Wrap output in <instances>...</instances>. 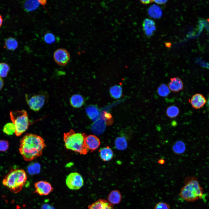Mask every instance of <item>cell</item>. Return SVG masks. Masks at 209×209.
Instances as JSON below:
<instances>
[{"mask_svg": "<svg viewBox=\"0 0 209 209\" xmlns=\"http://www.w3.org/2000/svg\"><path fill=\"white\" fill-rule=\"evenodd\" d=\"M206 102L205 97L202 94L199 93L194 94L189 100V102L192 107L197 109L202 108Z\"/></svg>", "mask_w": 209, "mask_h": 209, "instance_id": "11", "label": "cell"}, {"mask_svg": "<svg viewBox=\"0 0 209 209\" xmlns=\"http://www.w3.org/2000/svg\"><path fill=\"white\" fill-rule=\"evenodd\" d=\"M170 206L167 203L159 202L155 205L154 209H170Z\"/></svg>", "mask_w": 209, "mask_h": 209, "instance_id": "32", "label": "cell"}, {"mask_svg": "<svg viewBox=\"0 0 209 209\" xmlns=\"http://www.w3.org/2000/svg\"><path fill=\"white\" fill-rule=\"evenodd\" d=\"M3 132L8 135H12L15 131V128L13 123H8L4 126L3 129Z\"/></svg>", "mask_w": 209, "mask_h": 209, "instance_id": "28", "label": "cell"}, {"mask_svg": "<svg viewBox=\"0 0 209 209\" xmlns=\"http://www.w3.org/2000/svg\"><path fill=\"white\" fill-rule=\"evenodd\" d=\"M44 41L47 44H51L54 42L56 40L55 37L52 33H48L44 35Z\"/></svg>", "mask_w": 209, "mask_h": 209, "instance_id": "31", "label": "cell"}, {"mask_svg": "<svg viewBox=\"0 0 209 209\" xmlns=\"http://www.w3.org/2000/svg\"><path fill=\"white\" fill-rule=\"evenodd\" d=\"M106 123L102 118L99 119L91 125V129L94 134L99 135L104 131L106 128Z\"/></svg>", "mask_w": 209, "mask_h": 209, "instance_id": "16", "label": "cell"}, {"mask_svg": "<svg viewBox=\"0 0 209 209\" xmlns=\"http://www.w3.org/2000/svg\"><path fill=\"white\" fill-rule=\"evenodd\" d=\"M208 107H209V98H208Z\"/></svg>", "mask_w": 209, "mask_h": 209, "instance_id": "39", "label": "cell"}, {"mask_svg": "<svg viewBox=\"0 0 209 209\" xmlns=\"http://www.w3.org/2000/svg\"><path fill=\"white\" fill-rule=\"evenodd\" d=\"M158 163L161 164H163L165 163V161L163 159H160L158 161Z\"/></svg>", "mask_w": 209, "mask_h": 209, "instance_id": "37", "label": "cell"}, {"mask_svg": "<svg viewBox=\"0 0 209 209\" xmlns=\"http://www.w3.org/2000/svg\"><path fill=\"white\" fill-rule=\"evenodd\" d=\"M167 0H165L154 1L158 4H164L167 2Z\"/></svg>", "mask_w": 209, "mask_h": 209, "instance_id": "34", "label": "cell"}, {"mask_svg": "<svg viewBox=\"0 0 209 209\" xmlns=\"http://www.w3.org/2000/svg\"><path fill=\"white\" fill-rule=\"evenodd\" d=\"M46 146L44 139L41 136L28 133L21 140L19 151L25 161H31L40 156Z\"/></svg>", "mask_w": 209, "mask_h": 209, "instance_id": "1", "label": "cell"}, {"mask_svg": "<svg viewBox=\"0 0 209 209\" xmlns=\"http://www.w3.org/2000/svg\"><path fill=\"white\" fill-rule=\"evenodd\" d=\"M70 101L71 106L75 108L81 107L84 102L83 97L79 94H76L72 96L70 98Z\"/></svg>", "mask_w": 209, "mask_h": 209, "instance_id": "19", "label": "cell"}, {"mask_svg": "<svg viewBox=\"0 0 209 209\" xmlns=\"http://www.w3.org/2000/svg\"><path fill=\"white\" fill-rule=\"evenodd\" d=\"M66 183L67 187L71 190H77L84 185V180L81 175L77 172L70 173L66 177Z\"/></svg>", "mask_w": 209, "mask_h": 209, "instance_id": "7", "label": "cell"}, {"mask_svg": "<svg viewBox=\"0 0 209 209\" xmlns=\"http://www.w3.org/2000/svg\"><path fill=\"white\" fill-rule=\"evenodd\" d=\"M85 111L89 117L92 121L95 122L99 118L100 111L97 106H89L86 108Z\"/></svg>", "mask_w": 209, "mask_h": 209, "instance_id": "15", "label": "cell"}, {"mask_svg": "<svg viewBox=\"0 0 209 209\" xmlns=\"http://www.w3.org/2000/svg\"><path fill=\"white\" fill-rule=\"evenodd\" d=\"M115 144L116 148L119 150H124L127 146V143L125 137L117 138L115 141Z\"/></svg>", "mask_w": 209, "mask_h": 209, "instance_id": "23", "label": "cell"}, {"mask_svg": "<svg viewBox=\"0 0 209 209\" xmlns=\"http://www.w3.org/2000/svg\"><path fill=\"white\" fill-rule=\"evenodd\" d=\"M18 42L15 38L10 37L6 40L4 42V46L7 49L10 51H14L18 47Z\"/></svg>", "mask_w": 209, "mask_h": 209, "instance_id": "22", "label": "cell"}, {"mask_svg": "<svg viewBox=\"0 0 209 209\" xmlns=\"http://www.w3.org/2000/svg\"><path fill=\"white\" fill-rule=\"evenodd\" d=\"M140 1L142 3H143V4H149L150 3H151L153 1H154L153 0H140Z\"/></svg>", "mask_w": 209, "mask_h": 209, "instance_id": "35", "label": "cell"}, {"mask_svg": "<svg viewBox=\"0 0 209 209\" xmlns=\"http://www.w3.org/2000/svg\"><path fill=\"white\" fill-rule=\"evenodd\" d=\"M99 152L100 158L104 161H109L113 157V152L109 146L102 148L100 150Z\"/></svg>", "mask_w": 209, "mask_h": 209, "instance_id": "20", "label": "cell"}, {"mask_svg": "<svg viewBox=\"0 0 209 209\" xmlns=\"http://www.w3.org/2000/svg\"><path fill=\"white\" fill-rule=\"evenodd\" d=\"M35 191L34 193L40 196L48 195L52 192L53 188L49 182L43 181H40L35 182L34 184Z\"/></svg>", "mask_w": 209, "mask_h": 209, "instance_id": "9", "label": "cell"}, {"mask_svg": "<svg viewBox=\"0 0 209 209\" xmlns=\"http://www.w3.org/2000/svg\"><path fill=\"white\" fill-rule=\"evenodd\" d=\"M9 144L8 142L5 140H0V151L5 152L8 149Z\"/></svg>", "mask_w": 209, "mask_h": 209, "instance_id": "33", "label": "cell"}, {"mask_svg": "<svg viewBox=\"0 0 209 209\" xmlns=\"http://www.w3.org/2000/svg\"><path fill=\"white\" fill-rule=\"evenodd\" d=\"M184 184L179 193L181 198L188 202H194L200 199L205 200L206 195L196 177H186Z\"/></svg>", "mask_w": 209, "mask_h": 209, "instance_id": "2", "label": "cell"}, {"mask_svg": "<svg viewBox=\"0 0 209 209\" xmlns=\"http://www.w3.org/2000/svg\"><path fill=\"white\" fill-rule=\"evenodd\" d=\"M166 113L168 117L173 118L178 116L179 113V110L177 106L172 105L167 107Z\"/></svg>", "mask_w": 209, "mask_h": 209, "instance_id": "25", "label": "cell"}, {"mask_svg": "<svg viewBox=\"0 0 209 209\" xmlns=\"http://www.w3.org/2000/svg\"><path fill=\"white\" fill-rule=\"evenodd\" d=\"M122 197L120 192L119 190H115L110 192L107 199L110 203L112 204H116L120 202Z\"/></svg>", "mask_w": 209, "mask_h": 209, "instance_id": "18", "label": "cell"}, {"mask_svg": "<svg viewBox=\"0 0 209 209\" xmlns=\"http://www.w3.org/2000/svg\"><path fill=\"white\" fill-rule=\"evenodd\" d=\"M53 58L58 64L61 66H64L69 62L70 55L66 49L62 48H59L54 52Z\"/></svg>", "mask_w": 209, "mask_h": 209, "instance_id": "8", "label": "cell"}, {"mask_svg": "<svg viewBox=\"0 0 209 209\" xmlns=\"http://www.w3.org/2000/svg\"><path fill=\"white\" fill-rule=\"evenodd\" d=\"M26 102L30 108L34 111H38L47 102L48 95L46 91H41L35 94H26Z\"/></svg>", "mask_w": 209, "mask_h": 209, "instance_id": "6", "label": "cell"}, {"mask_svg": "<svg viewBox=\"0 0 209 209\" xmlns=\"http://www.w3.org/2000/svg\"><path fill=\"white\" fill-rule=\"evenodd\" d=\"M148 13L150 17L154 19L160 18L163 14L161 8L156 4L152 5L149 8Z\"/></svg>", "mask_w": 209, "mask_h": 209, "instance_id": "17", "label": "cell"}, {"mask_svg": "<svg viewBox=\"0 0 209 209\" xmlns=\"http://www.w3.org/2000/svg\"><path fill=\"white\" fill-rule=\"evenodd\" d=\"M109 93L112 98L116 99H118L120 98L122 95V88L118 85H114L110 88Z\"/></svg>", "mask_w": 209, "mask_h": 209, "instance_id": "24", "label": "cell"}, {"mask_svg": "<svg viewBox=\"0 0 209 209\" xmlns=\"http://www.w3.org/2000/svg\"><path fill=\"white\" fill-rule=\"evenodd\" d=\"M3 22V19L2 16L0 15V28Z\"/></svg>", "mask_w": 209, "mask_h": 209, "instance_id": "38", "label": "cell"}, {"mask_svg": "<svg viewBox=\"0 0 209 209\" xmlns=\"http://www.w3.org/2000/svg\"><path fill=\"white\" fill-rule=\"evenodd\" d=\"M168 87L171 91L178 92L183 89V84L181 79L178 77L171 78L168 84Z\"/></svg>", "mask_w": 209, "mask_h": 209, "instance_id": "14", "label": "cell"}, {"mask_svg": "<svg viewBox=\"0 0 209 209\" xmlns=\"http://www.w3.org/2000/svg\"><path fill=\"white\" fill-rule=\"evenodd\" d=\"M86 134L76 133L72 129L63 135V140L65 148L81 154H86L89 150L84 143Z\"/></svg>", "mask_w": 209, "mask_h": 209, "instance_id": "4", "label": "cell"}, {"mask_svg": "<svg viewBox=\"0 0 209 209\" xmlns=\"http://www.w3.org/2000/svg\"><path fill=\"white\" fill-rule=\"evenodd\" d=\"M88 209H114L113 206L105 199H99L88 206Z\"/></svg>", "mask_w": 209, "mask_h": 209, "instance_id": "13", "label": "cell"}, {"mask_svg": "<svg viewBox=\"0 0 209 209\" xmlns=\"http://www.w3.org/2000/svg\"><path fill=\"white\" fill-rule=\"evenodd\" d=\"M172 149L174 154H180L185 152L186 147L185 144L183 141L179 140L174 143L172 146Z\"/></svg>", "mask_w": 209, "mask_h": 209, "instance_id": "21", "label": "cell"}, {"mask_svg": "<svg viewBox=\"0 0 209 209\" xmlns=\"http://www.w3.org/2000/svg\"><path fill=\"white\" fill-rule=\"evenodd\" d=\"M85 144L88 150L93 152L97 149L100 145L99 138L94 135H86L84 138Z\"/></svg>", "mask_w": 209, "mask_h": 209, "instance_id": "10", "label": "cell"}, {"mask_svg": "<svg viewBox=\"0 0 209 209\" xmlns=\"http://www.w3.org/2000/svg\"><path fill=\"white\" fill-rule=\"evenodd\" d=\"M10 115L15 127V134L17 136H20L27 130L30 125L27 112L24 110L11 111Z\"/></svg>", "mask_w": 209, "mask_h": 209, "instance_id": "5", "label": "cell"}, {"mask_svg": "<svg viewBox=\"0 0 209 209\" xmlns=\"http://www.w3.org/2000/svg\"><path fill=\"white\" fill-rule=\"evenodd\" d=\"M157 92L159 96L162 97H166L170 94V90L168 86L165 84L163 83L158 87Z\"/></svg>", "mask_w": 209, "mask_h": 209, "instance_id": "26", "label": "cell"}, {"mask_svg": "<svg viewBox=\"0 0 209 209\" xmlns=\"http://www.w3.org/2000/svg\"><path fill=\"white\" fill-rule=\"evenodd\" d=\"M101 117L105 121L106 124H111L113 122L111 115V114L107 112L104 111L101 114Z\"/></svg>", "mask_w": 209, "mask_h": 209, "instance_id": "30", "label": "cell"}, {"mask_svg": "<svg viewBox=\"0 0 209 209\" xmlns=\"http://www.w3.org/2000/svg\"><path fill=\"white\" fill-rule=\"evenodd\" d=\"M4 85V82L3 79L0 77V91L2 89Z\"/></svg>", "mask_w": 209, "mask_h": 209, "instance_id": "36", "label": "cell"}, {"mask_svg": "<svg viewBox=\"0 0 209 209\" xmlns=\"http://www.w3.org/2000/svg\"><path fill=\"white\" fill-rule=\"evenodd\" d=\"M27 175L25 172L21 169H12L5 176L2 184L11 192H20L25 184Z\"/></svg>", "mask_w": 209, "mask_h": 209, "instance_id": "3", "label": "cell"}, {"mask_svg": "<svg viewBox=\"0 0 209 209\" xmlns=\"http://www.w3.org/2000/svg\"><path fill=\"white\" fill-rule=\"evenodd\" d=\"M143 28L144 33L148 37L152 35L156 29L155 22L152 20L148 18L143 21Z\"/></svg>", "mask_w": 209, "mask_h": 209, "instance_id": "12", "label": "cell"}, {"mask_svg": "<svg viewBox=\"0 0 209 209\" xmlns=\"http://www.w3.org/2000/svg\"><path fill=\"white\" fill-rule=\"evenodd\" d=\"M10 70L8 65L4 62L0 63V77L5 78L6 77Z\"/></svg>", "mask_w": 209, "mask_h": 209, "instance_id": "29", "label": "cell"}, {"mask_svg": "<svg viewBox=\"0 0 209 209\" xmlns=\"http://www.w3.org/2000/svg\"><path fill=\"white\" fill-rule=\"evenodd\" d=\"M37 1H27L24 4L25 9L27 11H31L36 9L39 6V2Z\"/></svg>", "mask_w": 209, "mask_h": 209, "instance_id": "27", "label": "cell"}]
</instances>
